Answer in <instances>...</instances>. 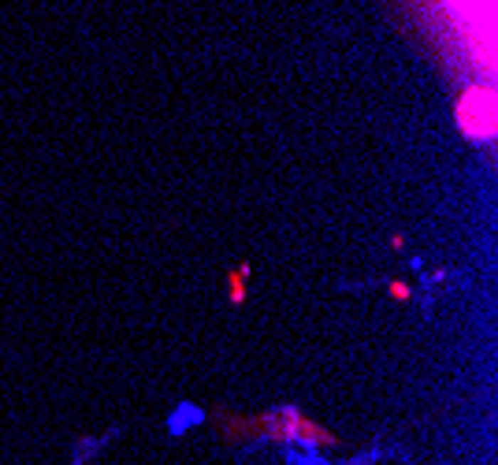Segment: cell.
I'll list each match as a JSON object with an SVG mask.
<instances>
[{
	"label": "cell",
	"mask_w": 498,
	"mask_h": 465,
	"mask_svg": "<svg viewBox=\"0 0 498 465\" xmlns=\"http://www.w3.org/2000/svg\"><path fill=\"white\" fill-rule=\"evenodd\" d=\"M387 291H391V298H394V302H409V298H413V291H409L406 283H391Z\"/></svg>",
	"instance_id": "obj_3"
},
{
	"label": "cell",
	"mask_w": 498,
	"mask_h": 465,
	"mask_svg": "<svg viewBox=\"0 0 498 465\" xmlns=\"http://www.w3.org/2000/svg\"><path fill=\"white\" fill-rule=\"evenodd\" d=\"M245 276H249V261H242V268L227 276V291H231V302L235 305L245 302Z\"/></svg>",
	"instance_id": "obj_2"
},
{
	"label": "cell",
	"mask_w": 498,
	"mask_h": 465,
	"mask_svg": "<svg viewBox=\"0 0 498 465\" xmlns=\"http://www.w3.org/2000/svg\"><path fill=\"white\" fill-rule=\"evenodd\" d=\"M242 428H257V432H264V439H272V443H305V446H335V443H339L335 432L312 424V421L302 417L294 406H283L279 413H272V417L238 421L235 432H242ZM235 432H227V436H235Z\"/></svg>",
	"instance_id": "obj_1"
}]
</instances>
